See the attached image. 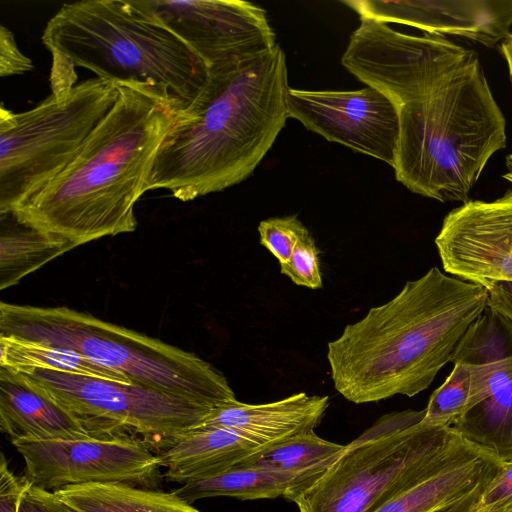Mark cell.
<instances>
[{
  "instance_id": "6da1fadb",
  "label": "cell",
  "mask_w": 512,
  "mask_h": 512,
  "mask_svg": "<svg viewBox=\"0 0 512 512\" xmlns=\"http://www.w3.org/2000/svg\"><path fill=\"white\" fill-rule=\"evenodd\" d=\"M396 106L395 178L415 194L467 202L491 156L506 147V120L472 50L431 56L374 84Z\"/></svg>"
},
{
  "instance_id": "7a4b0ae2",
  "label": "cell",
  "mask_w": 512,
  "mask_h": 512,
  "mask_svg": "<svg viewBox=\"0 0 512 512\" xmlns=\"http://www.w3.org/2000/svg\"><path fill=\"white\" fill-rule=\"evenodd\" d=\"M284 51L210 68L208 82L163 141L146 192L166 189L180 201L247 179L289 118Z\"/></svg>"
},
{
  "instance_id": "3957f363",
  "label": "cell",
  "mask_w": 512,
  "mask_h": 512,
  "mask_svg": "<svg viewBox=\"0 0 512 512\" xmlns=\"http://www.w3.org/2000/svg\"><path fill=\"white\" fill-rule=\"evenodd\" d=\"M485 286L430 268L328 343L335 389L355 404L427 389L487 306Z\"/></svg>"
},
{
  "instance_id": "277c9868",
  "label": "cell",
  "mask_w": 512,
  "mask_h": 512,
  "mask_svg": "<svg viewBox=\"0 0 512 512\" xmlns=\"http://www.w3.org/2000/svg\"><path fill=\"white\" fill-rule=\"evenodd\" d=\"M118 96L73 161L11 211L20 222L78 246L137 227L135 204L157 153L182 113L141 83Z\"/></svg>"
},
{
  "instance_id": "5b68a950",
  "label": "cell",
  "mask_w": 512,
  "mask_h": 512,
  "mask_svg": "<svg viewBox=\"0 0 512 512\" xmlns=\"http://www.w3.org/2000/svg\"><path fill=\"white\" fill-rule=\"evenodd\" d=\"M41 40L52 55L56 95L75 85V67L115 83L148 85L178 112L205 88L206 63L142 0L67 3L47 22Z\"/></svg>"
},
{
  "instance_id": "8992f818",
  "label": "cell",
  "mask_w": 512,
  "mask_h": 512,
  "mask_svg": "<svg viewBox=\"0 0 512 512\" xmlns=\"http://www.w3.org/2000/svg\"><path fill=\"white\" fill-rule=\"evenodd\" d=\"M0 334L75 351L132 384L209 408L237 400L226 377L196 354L68 307L1 302Z\"/></svg>"
},
{
  "instance_id": "52a82bcc",
  "label": "cell",
  "mask_w": 512,
  "mask_h": 512,
  "mask_svg": "<svg viewBox=\"0 0 512 512\" xmlns=\"http://www.w3.org/2000/svg\"><path fill=\"white\" fill-rule=\"evenodd\" d=\"M425 409L381 416L311 485L295 494L299 512H372L446 457L463 440L432 427Z\"/></svg>"
},
{
  "instance_id": "ba28073f",
  "label": "cell",
  "mask_w": 512,
  "mask_h": 512,
  "mask_svg": "<svg viewBox=\"0 0 512 512\" xmlns=\"http://www.w3.org/2000/svg\"><path fill=\"white\" fill-rule=\"evenodd\" d=\"M117 84L91 78L67 94H51L32 109L0 108V214L57 177L77 156L114 105Z\"/></svg>"
},
{
  "instance_id": "9c48e42d",
  "label": "cell",
  "mask_w": 512,
  "mask_h": 512,
  "mask_svg": "<svg viewBox=\"0 0 512 512\" xmlns=\"http://www.w3.org/2000/svg\"><path fill=\"white\" fill-rule=\"evenodd\" d=\"M16 371L76 415L94 436L137 439L158 453L215 410L135 384L39 368Z\"/></svg>"
},
{
  "instance_id": "30bf717a",
  "label": "cell",
  "mask_w": 512,
  "mask_h": 512,
  "mask_svg": "<svg viewBox=\"0 0 512 512\" xmlns=\"http://www.w3.org/2000/svg\"><path fill=\"white\" fill-rule=\"evenodd\" d=\"M26 477L50 491L86 483L120 482L143 488L159 483L157 454L144 442L124 437L16 442Z\"/></svg>"
},
{
  "instance_id": "8fae6325",
  "label": "cell",
  "mask_w": 512,
  "mask_h": 512,
  "mask_svg": "<svg viewBox=\"0 0 512 512\" xmlns=\"http://www.w3.org/2000/svg\"><path fill=\"white\" fill-rule=\"evenodd\" d=\"M210 68L271 51L276 35L266 11L242 0H142Z\"/></svg>"
},
{
  "instance_id": "7c38bea8",
  "label": "cell",
  "mask_w": 512,
  "mask_h": 512,
  "mask_svg": "<svg viewBox=\"0 0 512 512\" xmlns=\"http://www.w3.org/2000/svg\"><path fill=\"white\" fill-rule=\"evenodd\" d=\"M289 118L330 142L381 160L392 168L399 141V116L381 91L366 86L354 91L289 88Z\"/></svg>"
},
{
  "instance_id": "4fadbf2b",
  "label": "cell",
  "mask_w": 512,
  "mask_h": 512,
  "mask_svg": "<svg viewBox=\"0 0 512 512\" xmlns=\"http://www.w3.org/2000/svg\"><path fill=\"white\" fill-rule=\"evenodd\" d=\"M444 271L484 285L512 282V189L493 200H469L450 211L435 238Z\"/></svg>"
},
{
  "instance_id": "5bb4252c",
  "label": "cell",
  "mask_w": 512,
  "mask_h": 512,
  "mask_svg": "<svg viewBox=\"0 0 512 512\" xmlns=\"http://www.w3.org/2000/svg\"><path fill=\"white\" fill-rule=\"evenodd\" d=\"M360 19L399 23L428 35L459 36L492 47L512 29V0H347Z\"/></svg>"
},
{
  "instance_id": "9a60e30c",
  "label": "cell",
  "mask_w": 512,
  "mask_h": 512,
  "mask_svg": "<svg viewBox=\"0 0 512 512\" xmlns=\"http://www.w3.org/2000/svg\"><path fill=\"white\" fill-rule=\"evenodd\" d=\"M497 462L462 440L439 463L372 512H450L483 487Z\"/></svg>"
},
{
  "instance_id": "2e32d148",
  "label": "cell",
  "mask_w": 512,
  "mask_h": 512,
  "mask_svg": "<svg viewBox=\"0 0 512 512\" xmlns=\"http://www.w3.org/2000/svg\"><path fill=\"white\" fill-rule=\"evenodd\" d=\"M329 406L328 396L299 392L263 404L238 400L221 406L195 428H225L258 447L313 432Z\"/></svg>"
},
{
  "instance_id": "e0dca14e",
  "label": "cell",
  "mask_w": 512,
  "mask_h": 512,
  "mask_svg": "<svg viewBox=\"0 0 512 512\" xmlns=\"http://www.w3.org/2000/svg\"><path fill=\"white\" fill-rule=\"evenodd\" d=\"M0 429L12 444L96 437L76 415L33 387L19 372L1 366Z\"/></svg>"
},
{
  "instance_id": "ac0fdd59",
  "label": "cell",
  "mask_w": 512,
  "mask_h": 512,
  "mask_svg": "<svg viewBox=\"0 0 512 512\" xmlns=\"http://www.w3.org/2000/svg\"><path fill=\"white\" fill-rule=\"evenodd\" d=\"M257 445L225 428H194L157 453L167 481L186 484L217 475L248 457Z\"/></svg>"
},
{
  "instance_id": "d6986e66",
  "label": "cell",
  "mask_w": 512,
  "mask_h": 512,
  "mask_svg": "<svg viewBox=\"0 0 512 512\" xmlns=\"http://www.w3.org/2000/svg\"><path fill=\"white\" fill-rule=\"evenodd\" d=\"M324 472L290 473L232 467L217 475L182 485L172 492L188 504L203 498L233 497L240 500L292 497L315 482Z\"/></svg>"
},
{
  "instance_id": "ffe728a7",
  "label": "cell",
  "mask_w": 512,
  "mask_h": 512,
  "mask_svg": "<svg viewBox=\"0 0 512 512\" xmlns=\"http://www.w3.org/2000/svg\"><path fill=\"white\" fill-rule=\"evenodd\" d=\"M0 216L1 290L78 246L69 239L20 222L11 212Z\"/></svg>"
},
{
  "instance_id": "44dd1931",
  "label": "cell",
  "mask_w": 512,
  "mask_h": 512,
  "mask_svg": "<svg viewBox=\"0 0 512 512\" xmlns=\"http://www.w3.org/2000/svg\"><path fill=\"white\" fill-rule=\"evenodd\" d=\"M53 492L78 512H200L173 492L120 482L69 485Z\"/></svg>"
},
{
  "instance_id": "7402d4cb",
  "label": "cell",
  "mask_w": 512,
  "mask_h": 512,
  "mask_svg": "<svg viewBox=\"0 0 512 512\" xmlns=\"http://www.w3.org/2000/svg\"><path fill=\"white\" fill-rule=\"evenodd\" d=\"M451 428L497 461H512V382L464 412Z\"/></svg>"
},
{
  "instance_id": "603a6c76",
  "label": "cell",
  "mask_w": 512,
  "mask_h": 512,
  "mask_svg": "<svg viewBox=\"0 0 512 512\" xmlns=\"http://www.w3.org/2000/svg\"><path fill=\"white\" fill-rule=\"evenodd\" d=\"M0 366L15 370L39 368L132 384L125 375L97 365L75 351L4 334H0Z\"/></svg>"
},
{
  "instance_id": "cb8c5ba5",
  "label": "cell",
  "mask_w": 512,
  "mask_h": 512,
  "mask_svg": "<svg viewBox=\"0 0 512 512\" xmlns=\"http://www.w3.org/2000/svg\"><path fill=\"white\" fill-rule=\"evenodd\" d=\"M344 448L313 431L258 447L235 466L290 473L325 472Z\"/></svg>"
},
{
  "instance_id": "d4e9b609",
  "label": "cell",
  "mask_w": 512,
  "mask_h": 512,
  "mask_svg": "<svg viewBox=\"0 0 512 512\" xmlns=\"http://www.w3.org/2000/svg\"><path fill=\"white\" fill-rule=\"evenodd\" d=\"M512 356V321L486 306L459 342L452 363L476 366Z\"/></svg>"
},
{
  "instance_id": "484cf974",
  "label": "cell",
  "mask_w": 512,
  "mask_h": 512,
  "mask_svg": "<svg viewBox=\"0 0 512 512\" xmlns=\"http://www.w3.org/2000/svg\"><path fill=\"white\" fill-rule=\"evenodd\" d=\"M470 392V366L455 363L444 383L432 393L422 422L432 427H451L465 412Z\"/></svg>"
},
{
  "instance_id": "4316f807",
  "label": "cell",
  "mask_w": 512,
  "mask_h": 512,
  "mask_svg": "<svg viewBox=\"0 0 512 512\" xmlns=\"http://www.w3.org/2000/svg\"><path fill=\"white\" fill-rule=\"evenodd\" d=\"M450 512H512V461H498L483 487Z\"/></svg>"
},
{
  "instance_id": "83f0119b",
  "label": "cell",
  "mask_w": 512,
  "mask_h": 512,
  "mask_svg": "<svg viewBox=\"0 0 512 512\" xmlns=\"http://www.w3.org/2000/svg\"><path fill=\"white\" fill-rule=\"evenodd\" d=\"M308 231L296 216L272 217L258 225L260 244L280 265L289 260L297 243Z\"/></svg>"
},
{
  "instance_id": "f1b7e54d",
  "label": "cell",
  "mask_w": 512,
  "mask_h": 512,
  "mask_svg": "<svg viewBox=\"0 0 512 512\" xmlns=\"http://www.w3.org/2000/svg\"><path fill=\"white\" fill-rule=\"evenodd\" d=\"M319 249L308 231L297 243L289 260L280 265V272L294 284L310 289L323 286Z\"/></svg>"
},
{
  "instance_id": "f546056e",
  "label": "cell",
  "mask_w": 512,
  "mask_h": 512,
  "mask_svg": "<svg viewBox=\"0 0 512 512\" xmlns=\"http://www.w3.org/2000/svg\"><path fill=\"white\" fill-rule=\"evenodd\" d=\"M18 512H78L53 491L43 489L30 480L19 503Z\"/></svg>"
},
{
  "instance_id": "4dcf8cb0",
  "label": "cell",
  "mask_w": 512,
  "mask_h": 512,
  "mask_svg": "<svg viewBox=\"0 0 512 512\" xmlns=\"http://www.w3.org/2000/svg\"><path fill=\"white\" fill-rule=\"evenodd\" d=\"M33 69L30 58L17 46L13 33L3 24L0 26V75H21Z\"/></svg>"
},
{
  "instance_id": "1f68e13d",
  "label": "cell",
  "mask_w": 512,
  "mask_h": 512,
  "mask_svg": "<svg viewBox=\"0 0 512 512\" xmlns=\"http://www.w3.org/2000/svg\"><path fill=\"white\" fill-rule=\"evenodd\" d=\"M29 479L17 477L3 453L0 460V512H18L21 495Z\"/></svg>"
},
{
  "instance_id": "d6a6232c",
  "label": "cell",
  "mask_w": 512,
  "mask_h": 512,
  "mask_svg": "<svg viewBox=\"0 0 512 512\" xmlns=\"http://www.w3.org/2000/svg\"><path fill=\"white\" fill-rule=\"evenodd\" d=\"M483 286L488 292L487 307L512 321V282L490 281Z\"/></svg>"
},
{
  "instance_id": "836d02e7",
  "label": "cell",
  "mask_w": 512,
  "mask_h": 512,
  "mask_svg": "<svg viewBox=\"0 0 512 512\" xmlns=\"http://www.w3.org/2000/svg\"><path fill=\"white\" fill-rule=\"evenodd\" d=\"M499 49L507 63L509 78L512 85V29L507 34V36L500 42Z\"/></svg>"
},
{
  "instance_id": "e575fe53",
  "label": "cell",
  "mask_w": 512,
  "mask_h": 512,
  "mask_svg": "<svg viewBox=\"0 0 512 512\" xmlns=\"http://www.w3.org/2000/svg\"><path fill=\"white\" fill-rule=\"evenodd\" d=\"M506 173L503 174V178L512 184V154H509L505 160Z\"/></svg>"
}]
</instances>
